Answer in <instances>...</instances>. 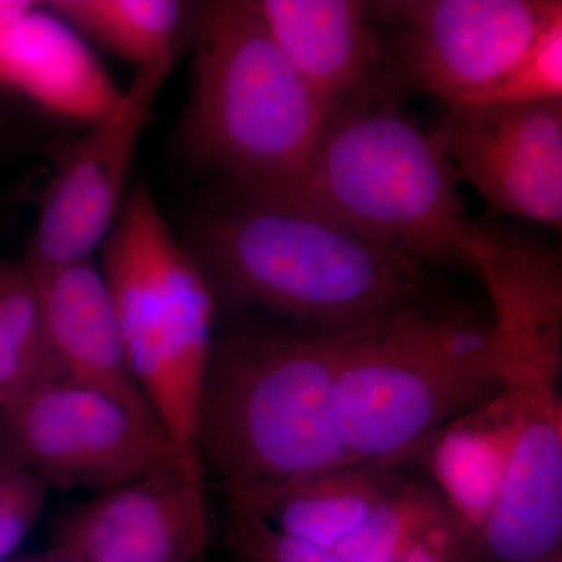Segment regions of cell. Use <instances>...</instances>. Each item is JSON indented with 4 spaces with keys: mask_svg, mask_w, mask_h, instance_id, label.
I'll list each match as a JSON object with an SVG mask.
<instances>
[{
    "mask_svg": "<svg viewBox=\"0 0 562 562\" xmlns=\"http://www.w3.org/2000/svg\"><path fill=\"white\" fill-rule=\"evenodd\" d=\"M194 257L250 322L333 339L438 301L430 273L341 222L250 192L205 211Z\"/></svg>",
    "mask_w": 562,
    "mask_h": 562,
    "instance_id": "cell-1",
    "label": "cell"
},
{
    "mask_svg": "<svg viewBox=\"0 0 562 562\" xmlns=\"http://www.w3.org/2000/svg\"><path fill=\"white\" fill-rule=\"evenodd\" d=\"M341 338L250 321L216 330L198 446L225 502L262 514L294 484L353 462L335 408Z\"/></svg>",
    "mask_w": 562,
    "mask_h": 562,
    "instance_id": "cell-2",
    "label": "cell"
},
{
    "mask_svg": "<svg viewBox=\"0 0 562 562\" xmlns=\"http://www.w3.org/2000/svg\"><path fill=\"white\" fill-rule=\"evenodd\" d=\"M225 536L232 562H342L335 553L299 541L262 514L225 502Z\"/></svg>",
    "mask_w": 562,
    "mask_h": 562,
    "instance_id": "cell-22",
    "label": "cell"
},
{
    "mask_svg": "<svg viewBox=\"0 0 562 562\" xmlns=\"http://www.w3.org/2000/svg\"><path fill=\"white\" fill-rule=\"evenodd\" d=\"M460 183L438 131L422 132L392 98L328 120L294 176L235 190L341 222L417 265L475 272L469 247L482 225L465 209Z\"/></svg>",
    "mask_w": 562,
    "mask_h": 562,
    "instance_id": "cell-3",
    "label": "cell"
},
{
    "mask_svg": "<svg viewBox=\"0 0 562 562\" xmlns=\"http://www.w3.org/2000/svg\"><path fill=\"white\" fill-rule=\"evenodd\" d=\"M397 562H468V538L447 517L424 532Z\"/></svg>",
    "mask_w": 562,
    "mask_h": 562,
    "instance_id": "cell-24",
    "label": "cell"
},
{
    "mask_svg": "<svg viewBox=\"0 0 562 562\" xmlns=\"http://www.w3.org/2000/svg\"><path fill=\"white\" fill-rule=\"evenodd\" d=\"M24 266L63 379L101 392L161 430L125 353L101 269L92 260L50 268Z\"/></svg>",
    "mask_w": 562,
    "mask_h": 562,
    "instance_id": "cell-15",
    "label": "cell"
},
{
    "mask_svg": "<svg viewBox=\"0 0 562 562\" xmlns=\"http://www.w3.org/2000/svg\"><path fill=\"white\" fill-rule=\"evenodd\" d=\"M169 462L160 428L80 384H38L0 408V465L47 487L105 492Z\"/></svg>",
    "mask_w": 562,
    "mask_h": 562,
    "instance_id": "cell-7",
    "label": "cell"
},
{
    "mask_svg": "<svg viewBox=\"0 0 562 562\" xmlns=\"http://www.w3.org/2000/svg\"><path fill=\"white\" fill-rule=\"evenodd\" d=\"M7 144V127L3 125V122L0 121V155H2L3 149H5Z\"/></svg>",
    "mask_w": 562,
    "mask_h": 562,
    "instance_id": "cell-28",
    "label": "cell"
},
{
    "mask_svg": "<svg viewBox=\"0 0 562 562\" xmlns=\"http://www.w3.org/2000/svg\"><path fill=\"white\" fill-rule=\"evenodd\" d=\"M443 149L492 209L561 231L562 99L450 106Z\"/></svg>",
    "mask_w": 562,
    "mask_h": 562,
    "instance_id": "cell-10",
    "label": "cell"
},
{
    "mask_svg": "<svg viewBox=\"0 0 562 562\" xmlns=\"http://www.w3.org/2000/svg\"><path fill=\"white\" fill-rule=\"evenodd\" d=\"M0 91L90 125L110 113L122 92L79 33L40 3L0 25Z\"/></svg>",
    "mask_w": 562,
    "mask_h": 562,
    "instance_id": "cell-16",
    "label": "cell"
},
{
    "mask_svg": "<svg viewBox=\"0 0 562 562\" xmlns=\"http://www.w3.org/2000/svg\"><path fill=\"white\" fill-rule=\"evenodd\" d=\"M52 550H54V560H52L50 562H79L72 560V558L66 557V554L58 552V550L54 549V547H52Z\"/></svg>",
    "mask_w": 562,
    "mask_h": 562,
    "instance_id": "cell-27",
    "label": "cell"
},
{
    "mask_svg": "<svg viewBox=\"0 0 562 562\" xmlns=\"http://www.w3.org/2000/svg\"><path fill=\"white\" fill-rule=\"evenodd\" d=\"M539 562H562V549L558 550V552L550 554V557H547L546 560Z\"/></svg>",
    "mask_w": 562,
    "mask_h": 562,
    "instance_id": "cell-29",
    "label": "cell"
},
{
    "mask_svg": "<svg viewBox=\"0 0 562 562\" xmlns=\"http://www.w3.org/2000/svg\"><path fill=\"white\" fill-rule=\"evenodd\" d=\"M47 490L31 473L0 465V561L9 560L32 530Z\"/></svg>",
    "mask_w": 562,
    "mask_h": 562,
    "instance_id": "cell-23",
    "label": "cell"
},
{
    "mask_svg": "<svg viewBox=\"0 0 562 562\" xmlns=\"http://www.w3.org/2000/svg\"><path fill=\"white\" fill-rule=\"evenodd\" d=\"M520 420L501 494L468 562H539L562 549V402L558 387H519Z\"/></svg>",
    "mask_w": 562,
    "mask_h": 562,
    "instance_id": "cell-14",
    "label": "cell"
},
{
    "mask_svg": "<svg viewBox=\"0 0 562 562\" xmlns=\"http://www.w3.org/2000/svg\"><path fill=\"white\" fill-rule=\"evenodd\" d=\"M492 302L491 349L508 390L560 386L561 251L480 231L469 247Z\"/></svg>",
    "mask_w": 562,
    "mask_h": 562,
    "instance_id": "cell-13",
    "label": "cell"
},
{
    "mask_svg": "<svg viewBox=\"0 0 562 562\" xmlns=\"http://www.w3.org/2000/svg\"><path fill=\"white\" fill-rule=\"evenodd\" d=\"M173 61L136 69L131 87L83 138L66 150L41 199L29 265L66 266L92 260L128 198L140 138Z\"/></svg>",
    "mask_w": 562,
    "mask_h": 562,
    "instance_id": "cell-9",
    "label": "cell"
},
{
    "mask_svg": "<svg viewBox=\"0 0 562 562\" xmlns=\"http://www.w3.org/2000/svg\"><path fill=\"white\" fill-rule=\"evenodd\" d=\"M44 383L47 382L41 379L0 324V408Z\"/></svg>",
    "mask_w": 562,
    "mask_h": 562,
    "instance_id": "cell-25",
    "label": "cell"
},
{
    "mask_svg": "<svg viewBox=\"0 0 562 562\" xmlns=\"http://www.w3.org/2000/svg\"><path fill=\"white\" fill-rule=\"evenodd\" d=\"M191 31V87L180 125L184 154L227 173L238 190L301 171L327 114L277 46L258 3H203Z\"/></svg>",
    "mask_w": 562,
    "mask_h": 562,
    "instance_id": "cell-5",
    "label": "cell"
},
{
    "mask_svg": "<svg viewBox=\"0 0 562 562\" xmlns=\"http://www.w3.org/2000/svg\"><path fill=\"white\" fill-rule=\"evenodd\" d=\"M394 33L398 85L430 92L449 106L479 102L517 65L561 0H387L372 2Z\"/></svg>",
    "mask_w": 562,
    "mask_h": 562,
    "instance_id": "cell-8",
    "label": "cell"
},
{
    "mask_svg": "<svg viewBox=\"0 0 562 562\" xmlns=\"http://www.w3.org/2000/svg\"><path fill=\"white\" fill-rule=\"evenodd\" d=\"M209 542L206 484L169 462L101 492L52 547L79 562H199Z\"/></svg>",
    "mask_w": 562,
    "mask_h": 562,
    "instance_id": "cell-11",
    "label": "cell"
},
{
    "mask_svg": "<svg viewBox=\"0 0 562 562\" xmlns=\"http://www.w3.org/2000/svg\"><path fill=\"white\" fill-rule=\"evenodd\" d=\"M101 249L99 269L132 371L181 468L206 484L198 419L216 336V294L146 187L128 192Z\"/></svg>",
    "mask_w": 562,
    "mask_h": 562,
    "instance_id": "cell-6",
    "label": "cell"
},
{
    "mask_svg": "<svg viewBox=\"0 0 562 562\" xmlns=\"http://www.w3.org/2000/svg\"><path fill=\"white\" fill-rule=\"evenodd\" d=\"M54 560V550L52 547L46 552L25 554V557L9 558V560L0 562H50Z\"/></svg>",
    "mask_w": 562,
    "mask_h": 562,
    "instance_id": "cell-26",
    "label": "cell"
},
{
    "mask_svg": "<svg viewBox=\"0 0 562 562\" xmlns=\"http://www.w3.org/2000/svg\"><path fill=\"white\" fill-rule=\"evenodd\" d=\"M412 461H353L308 476L262 516L292 538L333 552L405 480Z\"/></svg>",
    "mask_w": 562,
    "mask_h": 562,
    "instance_id": "cell-18",
    "label": "cell"
},
{
    "mask_svg": "<svg viewBox=\"0 0 562 562\" xmlns=\"http://www.w3.org/2000/svg\"><path fill=\"white\" fill-rule=\"evenodd\" d=\"M562 99V13L539 33L522 60L475 103L520 105Z\"/></svg>",
    "mask_w": 562,
    "mask_h": 562,
    "instance_id": "cell-21",
    "label": "cell"
},
{
    "mask_svg": "<svg viewBox=\"0 0 562 562\" xmlns=\"http://www.w3.org/2000/svg\"><path fill=\"white\" fill-rule=\"evenodd\" d=\"M277 46L321 103L327 121L397 98L390 47L372 2L261 0Z\"/></svg>",
    "mask_w": 562,
    "mask_h": 562,
    "instance_id": "cell-12",
    "label": "cell"
},
{
    "mask_svg": "<svg viewBox=\"0 0 562 562\" xmlns=\"http://www.w3.org/2000/svg\"><path fill=\"white\" fill-rule=\"evenodd\" d=\"M447 517L452 516L430 482L405 479L333 553L342 562H397Z\"/></svg>",
    "mask_w": 562,
    "mask_h": 562,
    "instance_id": "cell-20",
    "label": "cell"
},
{
    "mask_svg": "<svg viewBox=\"0 0 562 562\" xmlns=\"http://www.w3.org/2000/svg\"><path fill=\"white\" fill-rule=\"evenodd\" d=\"M508 391L491 319L438 299L342 336L335 408L353 461H414L432 432Z\"/></svg>",
    "mask_w": 562,
    "mask_h": 562,
    "instance_id": "cell-4",
    "label": "cell"
},
{
    "mask_svg": "<svg viewBox=\"0 0 562 562\" xmlns=\"http://www.w3.org/2000/svg\"><path fill=\"white\" fill-rule=\"evenodd\" d=\"M47 9L136 69L176 60L194 13L176 0H55Z\"/></svg>",
    "mask_w": 562,
    "mask_h": 562,
    "instance_id": "cell-19",
    "label": "cell"
},
{
    "mask_svg": "<svg viewBox=\"0 0 562 562\" xmlns=\"http://www.w3.org/2000/svg\"><path fill=\"white\" fill-rule=\"evenodd\" d=\"M519 420V391H505L432 432L417 457L468 546L501 494Z\"/></svg>",
    "mask_w": 562,
    "mask_h": 562,
    "instance_id": "cell-17",
    "label": "cell"
}]
</instances>
